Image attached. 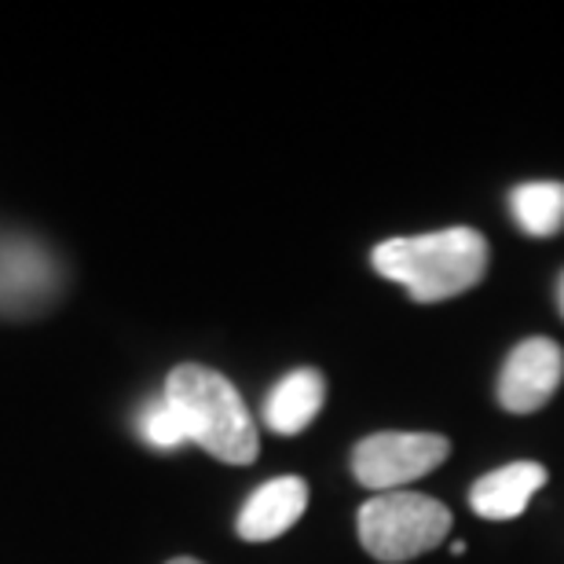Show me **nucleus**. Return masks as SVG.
Listing matches in <instances>:
<instances>
[{
	"instance_id": "1",
	"label": "nucleus",
	"mask_w": 564,
	"mask_h": 564,
	"mask_svg": "<svg viewBox=\"0 0 564 564\" xmlns=\"http://www.w3.org/2000/svg\"><path fill=\"white\" fill-rule=\"evenodd\" d=\"M375 272L400 282L419 304H440L473 290L488 272V239L473 228H447L386 239L370 253Z\"/></svg>"
},
{
	"instance_id": "2",
	"label": "nucleus",
	"mask_w": 564,
	"mask_h": 564,
	"mask_svg": "<svg viewBox=\"0 0 564 564\" xmlns=\"http://www.w3.org/2000/svg\"><path fill=\"white\" fill-rule=\"evenodd\" d=\"M169 408L184 422L187 440L206 455L228 462V466H250L261 451L257 425L246 411L239 389L213 367L180 364L169 370L165 392Z\"/></svg>"
},
{
	"instance_id": "3",
	"label": "nucleus",
	"mask_w": 564,
	"mask_h": 564,
	"mask_svg": "<svg viewBox=\"0 0 564 564\" xmlns=\"http://www.w3.org/2000/svg\"><path fill=\"white\" fill-rule=\"evenodd\" d=\"M356 528L370 557L403 564L444 543L451 532V510L419 491H386L359 506Z\"/></svg>"
},
{
	"instance_id": "4",
	"label": "nucleus",
	"mask_w": 564,
	"mask_h": 564,
	"mask_svg": "<svg viewBox=\"0 0 564 564\" xmlns=\"http://www.w3.org/2000/svg\"><path fill=\"white\" fill-rule=\"evenodd\" d=\"M451 455V440L440 433H375L359 440L352 451V473L364 488L397 491V484H411L433 473Z\"/></svg>"
},
{
	"instance_id": "5",
	"label": "nucleus",
	"mask_w": 564,
	"mask_h": 564,
	"mask_svg": "<svg viewBox=\"0 0 564 564\" xmlns=\"http://www.w3.org/2000/svg\"><path fill=\"white\" fill-rule=\"evenodd\" d=\"M564 381V348L550 337H524L506 356L499 375V403L510 414H535Z\"/></svg>"
},
{
	"instance_id": "6",
	"label": "nucleus",
	"mask_w": 564,
	"mask_h": 564,
	"mask_svg": "<svg viewBox=\"0 0 564 564\" xmlns=\"http://www.w3.org/2000/svg\"><path fill=\"white\" fill-rule=\"evenodd\" d=\"M304 510H308V484L301 477H275L246 499L235 528L246 543H272L301 521Z\"/></svg>"
},
{
	"instance_id": "7",
	"label": "nucleus",
	"mask_w": 564,
	"mask_h": 564,
	"mask_svg": "<svg viewBox=\"0 0 564 564\" xmlns=\"http://www.w3.org/2000/svg\"><path fill=\"white\" fill-rule=\"evenodd\" d=\"M546 484V466L539 462H510V466L488 473L469 488L473 513L484 521H513L528 510L535 491Z\"/></svg>"
},
{
	"instance_id": "8",
	"label": "nucleus",
	"mask_w": 564,
	"mask_h": 564,
	"mask_svg": "<svg viewBox=\"0 0 564 564\" xmlns=\"http://www.w3.org/2000/svg\"><path fill=\"white\" fill-rule=\"evenodd\" d=\"M323 400H326V378L315 367H297L268 392L264 422L279 436H297L323 411Z\"/></svg>"
},
{
	"instance_id": "9",
	"label": "nucleus",
	"mask_w": 564,
	"mask_h": 564,
	"mask_svg": "<svg viewBox=\"0 0 564 564\" xmlns=\"http://www.w3.org/2000/svg\"><path fill=\"white\" fill-rule=\"evenodd\" d=\"M510 213L524 235L550 239L564 228V184H554V180L517 184L510 191Z\"/></svg>"
},
{
	"instance_id": "10",
	"label": "nucleus",
	"mask_w": 564,
	"mask_h": 564,
	"mask_svg": "<svg viewBox=\"0 0 564 564\" xmlns=\"http://www.w3.org/2000/svg\"><path fill=\"white\" fill-rule=\"evenodd\" d=\"M48 282L52 268L33 246H15V253H8L0 261V301L4 304H26Z\"/></svg>"
},
{
	"instance_id": "11",
	"label": "nucleus",
	"mask_w": 564,
	"mask_h": 564,
	"mask_svg": "<svg viewBox=\"0 0 564 564\" xmlns=\"http://www.w3.org/2000/svg\"><path fill=\"white\" fill-rule=\"evenodd\" d=\"M140 433H143L147 444L158 447V451H173L180 444H187V429H184V422L176 419V411L169 408L165 397H158V400H151L143 408Z\"/></svg>"
},
{
	"instance_id": "12",
	"label": "nucleus",
	"mask_w": 564,
	"mask_h": 564,
	"mask_svg": "<svg viewBox=\"0 0 564 564\" xmlns=\"http://www.w3.org/2000/svg\"><path fill=\"white\" fill-rule=\"evenodd\" d=\"M557 304H561V315H564V275H561V282H557Z\"/></svg>"
},
{
	"instance_id": "13",
	"label": "nucleus",
	"mask_w": 564,
	"mask_h": 564,
	"mask_svg": "<svg viewBox=\"0 0 564 564\" xmlns=\"http://www.w3.org/2000/svg\"><path fill=\"white\" fill-rule=\"evenodd\" d=\"M169 564H202V561H195V557H176V561H169Z\"/></svg>"
}]
</instances>
